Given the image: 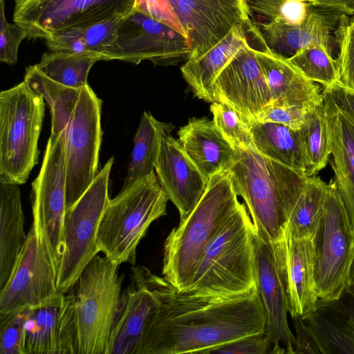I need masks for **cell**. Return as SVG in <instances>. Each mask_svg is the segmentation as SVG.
<instances>
[{
	"label": "cell",
	"mask_w": 354,
	"mask_h": 354,
	"mask_svg": "<svg viewBox=\"0 0 354 354\" xmlns=\"http://www.w3.org/2000/svg\"><path fill=\"white\" fill-rule=\"evenodd\" d=\"M158 306L142 338L138 354H207L214 348L266 331L259 290L234 298L179 291L152 274Z\"/></svg>",
	"instance_id": "6da1fadb"
},
{
	"label": "cell",
	"mask_w": 354,
	"mask_h": 354,
	"mask_svg": "<svg viewBox=\"0 0 354 354\" xmlns=\"http://www.w3.org/2000/svg\"><path fill=\"white\" fill-rule=\"evenodd\" d=\"M236 149L237 158L225 171L245 202L257 235L277 244L310 177L261 155L254 147Z\"/></svg>",
	"instance_id": "7a4b0ae2"
},
{
	"label": "cell",
	"mask_w": 354,
	"mask_h": 354,
	"mask_svg": "<svg viewBox=\"0 0 354 354\" xmlns=\"http://www.w3.org/2000/svg\"><path fill=\"white\" fill-rule=\"evenodd\" d=\"M256 239L252 221L240 203L205 248L189 286L181 292L221 298L252 292L257 288Z\"/></svg>",
	"instance_id": "3957f363"
},
{
	"label": "cell",
	"mask_w": 354,
	"mask_h": 354,
	"mask_svg": "<svg viewBox=\"0 0 354 354\" xmlns=\"http://www.w3.org/2000/svg\"><path fill=\"white\" fill-rule=\"evenodd\" d=\"M240 203L225 171L208 180L203 196L167 237L162 274L179 291L190 284L201 257L211 240Z\"/></svg>",
	"instance_id": "277c9868"
},
{
	"label": "cell",
	"mask_w": 354,
	"mask_h": 354,
	"mask_svg": "<svg viewBox=\"0 0 354 354\" xmlns=\"http://www.w3.org/2000/svg\"><path fill=\"white\" fill-rule=\"evenodd\" d=\"M168 198L154 171L110 199L98 232L100 252L120 265L136 263V250L150 225L167 215Z\"/></svg>",
	"instance_id": "5b68a950"
},
{
	"label": "cell",
	"mask_w": 354,
	"mask_h": 354,
	"mask_svg": "<svg viewBox=\"0 0 354 354\" xmlns=\"http://www.w3.org/2000/svg\"><path fill=\"white\" fill-rule=\"evenodd\" d=\"M45 101L24 80L0 93V182L24 184L37 165Z\"/></svg>",
	"instance_id": "8992f818"
},
{
	"label": "cell",
	"mask_w": 354,
	"mask_h": 354,
	"mask_svg": "<svg viewBox=\"0 0 354 354\" xmlns=\"http://www.w3.org/2000/svg\"><path fill=\"white\" fill-rule=\"evenodd\" d=\"M119 266L97 255L80 276L75 292L78 354H106L122 292Z\"/></svg>",
	"instance_id": "52a82bcc"
},
{
	"label": "cell",
	"mask_w": 354,
	"mask_h": 354,
	"mask_svg": "<svg viewBox=\"0 0 354 354\" xmlns=\"http://www.w3.org/2000/svg\"><path fill=\"white\" fill-rule=\"evenodd\" d=\"M113 157L110 158L82 196L66 209L63 227V256L57 288L66 294L77 284L84 269L100 252L97 232L111 199L109 185Z\"/></svg>",
	"instance_id": "ba28073f"
},
{
	"label": "cell",
	"mask_w": 354,
	"mask_h": 354,
	"mask_svg": "<svg viewBox=\"0 0 354 354\" xmlns=\"http://www.w3.org/2000/svg\"><path fill=\"white\" fill-rule=\"evenodd\" d=\"M313 242L319 299H335L345 288L354 258V231L333 179L328 183L322 216Z\"/></svg>",
	"instance_id": "9c48e42d"
},
{
	"label": "cell",
	"mask_w": 354,
	"mask_h": 354,
	"mask_svg": "<svg viewBox=\"0 0 354 354\" xmlns=\"http://www.w3.org/2000/svg\"><path fill=\"white\" fill-rule=\"evenodd\" d=\"M66 132L50 136L40 171L32 183V224L57 277L64 245L66 204Z\"/></svg>",
	"instance_id": "30bf717a"
},
{
	"label": "cell",
	"mask_w": 354,
	"mask_h": 354,
	"mask_svg": "<svg viewBox=\"0 0 354 354\" xmlns=\"http://www.w3.org/2000/svg\"><path fill=\"white\" fill-rule=\"evenodd\" d=\"M102 101L88 84L80 90L66 133V204L73 205L97 176Z\"/></svg>",
	"instance_id": "8fae6325"
},
{
	"label": "cell",
	"mask_w": 354,
	"mask_h": 354,
	"mask_svg": "<svg viewBox=\"0 0 354 354\" xmlns=\"http://www.w3.org/2000/svg\"><path fill=\"white\" fill-rule=\"evenodd\" d=\"M135 0H15L13 21L28 39H44L67 29L86 26L113 17H124Z\"/></svg>",
	"instance_id": "7c38bea8"
},
{
	"label": "cell",
	"mask_w": 354,
	"mask_h": 354,
	"mask_svg": "<svg viewBox=\"0 0 354 354\" xmlns=\"http://www.w3.org/2000/svg\"><path fill=\"white\" fill-rule=\"evenodd\" d=\"M116 39L104 53L102 60H120L138 64L148 60L154 65H176L187 61V38L170 26L133 10L122 18Z\"/></svg>",
	"instance_id": "4fadbf2b"
},
{
	"label": "cell",
	"mask_w": 354,
	"mask_h": 354,
	"mask_svg": "<svg viewBox=\"0 0 354 354\" xmlns=\"http://www.w3.org/2000/svg\"><path fill=\"white\" fill-rule=\"evenodd\" d=\"M292 320L295 354H354V296L345 288L335 299H319L310 313Z\"/></svg>",
	"instance_id": "5bb4252c"
},
{
	"label": "cell",
	"mask_w": 354,
	"mask_h": 354,
	"mask_svg": "<svg viewBox=\"0 0 354 354\" xmlns=\"http://www.w3.org/2000/svg\"><path fill=\"white\" fill-rule=\"evenodd\" d=\"M59 294L52 263L32 223L12 272L1 289L0 314L41 305Z\"/></svg>",
	"instance_id": "9a60e30c"
},
{
	"label": "cell",
	"mask_w": 354,
	"mask_h": 354,
	"mask_svg": "<svg viewBox=\"0 0 354 354\" xmlns=\"http://www.w3.org/2000/svg\"><path fill=\"white\" fill-rule=\"evenodd\" d=\"M187 37L189 59L208 52L235 26L252 22L245 0H169Z\"/></svg>",
	"instance_id": "2e32d148"
},
{
	"label": "cell",
	"mask_w": 354,
	"mask_h": 354,
	"mask_svg": "<svg viewBox=\"0 0 354 354\" xmlns=\"http://www.w3.org/2000/svg\"><path fill=\"white\" fill-rule=\"evenodd\" d=\"M75 302L73 291L30 308L24 354H78Z\"/></svg>",
	"instance_id": "e0dca14e"
},
{
	"label": "cell",
	"mask_w": 354,
	"mask_h": 354,
	"mask_svg": "<svg viewBox=\"0 0 354 354\" xmlns=\"http://www.w3.org/2000/svg\"><path fill=\"white\" fill-rule=\"evenodd\" d=\"M215 102H224L244 121L256 120L272 102V95L254 48L239 52L221 71L213 86Z\"/></svg>",
	"instance_id": "ac0fdd59"
},
{
	"label": "cell",
	"mask_w": 354,
	"mask_h": 354,
	"mask_svg": "<svg viewBox=\"0 0 354 354\" xmlns=\"http://www.w3.org/2000/svg\"><path fill=\"white\" fill-rule=\"evenodd\" d=\"M152 274L143 266L131 268L106 354H138L145 328L159 304Z\"/></svg>",
	"instance_id": "d6986e66"
},
{
	"label": "cell",
	"mask_w": 354,
	"mask_h": 354,
	"mask_svg": "<svg viewBox=\"0 0 354 354\" xmlns=\"http://www.w3.org/2000/svg\"><path fill=\"white\" fill-rule=\"evenodd\" d=\"M256 276L266 315V333L272 345V354H295L297 339L288 323L287 299L281 268L271 245L257 235Z\"/></svg>",
	"instance_id": "ffe728a7"
},
{
	"label": "cell",
	"mask_w": 354,
	"mask_h": 354,
	"mask_svg": "<svg viewBox=\"0 0 354 354\" xmlns=\"http://www.w3.org/2000/svg\"><path fill=\"white\" fill-rule=\"evenodd\" d=\"M342 12L310 5L306 19L299 25H290L275 18L257 26L268 46L273 53L290 58L308 46L324 47L333 53L335 33Z\"/></svg>",
	"instance_id": "44dd1931"
},
{
	"label": "cell",
	"mask_w": 354,
	"mask_h": 354,
	"mask_svg": "<svg viewBox=\"0 0 354 354\" xmlns=\"http://www.w3.org/2000/svg\"><path fill=\"white\" fill-rule=\"evenodd\" d=\"M154 169L168 199L178 209L180 221L183 220L203 196L208 180L170 132L163 133L161 137Z\"/></svg>",
	"instance_id": "7402d4cb"
},
{
	"label": "cell",
	"mask_w": 354,
	"mask_h": 354,
	"mask_svg": "<svg viewBox=\"0 0 354 354\" xmlns=\"http://www.w3.org/2000/svg\"><path fill=\"white\" fill-rule=\"evenodd\" d=\"M271 246L282 273L288 313L292 319L304 317L319 299L313 239L285 235L283 241Z\"/></svg>",
	"instance_id": "603a6c76"
},
{
	"label": "cell",
	"mask_w": 354,
	"mask_h": 354,
	"mask_svg": "<svg viewBox=\"0 0 354 354\" xmlns=\"http://www.w3.org/2000/svg\"><path fill=\"white\" fill-rule=\"evenodd\" d=\"M259 48H254L272 95L270 104L309 107L321 102L320 87L309 80L288 58L272 52L259 30Z\"/></svg>",
	"instance_id": "cb8c5ba5"
},
{
	"label": "cell",
	"mask_w": 354,
	"mask_h": 354,
	"mask_svg": "<svg viewBox=\"0 0 354 354\" xmlns=\"http://www.w3.org/2000/svg\"><path fill=\"white\" fill-rule=\"evenodd\" d=\"M322 94L333 157V181L354 231V124L325 90Z\"/></svg>",
	"instance_id": "d4e9b609"
},
{
	"label": "cell",
	"mask_w": 354,
	"mask_h": 354,
	"mask_svg": "<svg viewBox=\"0 0 354 354\" xmlns=\"http://www.w3.org/2000/svg\"><path fill=\"white\" fill-rule=\"evenodd\" d=\"M178 142L207 179L226 171L237 158V149L225 138L213 120L192 118L178 131Z\"/></svg>",
	"instance_id": "484cf974"
},
{
	"label": "cell",
	"mask_w": 354,
	"mask_h": 354,
	"mask_svg": "<svg viewBox=\"0 0 354 354\" xmlns=\"http://www.w3.org/2000/svg\"><path fill=\"white\" fill-rule=\"evenodd\" d=\"M251 23L234 27L205 55L196 59H188L181 66L182 75L196 97L211 104L215 102L214 81L226 65L250 45L248 26Z\"/></svg>",
	"instance_id": "4316f807"
},
{
	"label": "cell",
	"mask_w": 354,
	"mask_h": 354,
	"mask_svg": "<svg viewBox=\"0 0 354 354\" xmlns=\"http://www.w3.org/2000/svg\"><path fill=\"white\" fill-rule=\"evenodd\" d=\"M26 239L18 185L0 182V288L9 278Z\"/></svg>",
	"instance_id": "83f0119b"
},
{
	"label": "cell",
	"mask_w": 354,
	"mask_h": 354,
	"mask_svg": "<svg viewBox=\"0 0 354 354\" xmlns=\"http://www.w3.org/2000/svg\"><path fill=\"white\" fill-rule=\"evenodd\" d=\"M253 145L261 155L306 174V162L299 130L275 122L245 120Z\"/></svg>",
	"instance_id": "f1b7e54d"
},
{
	"label": "cell",
	"mask_w": 354,
	"mask_h": 354,
	"mask_svg": "<svg viewBox=\"0 0 354 354\" xmlns=\"http://www.w3.org/2000/svg\"><path fill=\"white\" fill-rule=\"evenodd\" d=\"M121 19L113 17L95 24L59 31L46 39V44L51 51L92 55L102 60L104 53L116 39Z\"/></svg>",
	"instance_id": "f546056e"
},
{
	"label": "cell",
	"mask_w": 354,
	"mask_h": 354,
	"mask_svg": "<svg viewBox=\"0 0 354 354\" xmlns=\"http://www.w3.org/2000/svg\"><path fill=\"white\" fill-rule=\"evenodd\" d=\"M173 128L171 124L158 121L149 112L142 113L135 135L127 174L121 190L127 189L154 171L161 137L166 132L171 133Z\"/></svg>",
	"instance_id": "4dcf8cb0"
},
{
	"label": "cell",
	"mask_w": 354,
	"mask_h": 354,
	"mask_svg": "<svg viewBox=\"0 0 354 354\" xmlns=\"http://www.w3.org/2000/svg\"><path fill=\"white\" fill-rule=\"evenodd\" d=\"M24 80L48 105L51 115L50 135L57 136L66 131L81 88L66 86L51 80L35 65L26 68Z\"/></svg>",
	"instance_id": "1f68e13d"
},
{
	"label": "cell",
	"mask_w": 354,
	"mask_h": 354,
	"mask_svg": "<svg viewBox=\"0 0 354 354\" xmlns=\"http://www.w3.org/2000/svg\"><path fill=\"white\" fill-rule=\"evenodd\" d=\"M100 58L86 54L51 51L42 55L37 69L51 80L66 86L82 88L88 85L92 66Z\"/></svg>",
	"instance_id": "d6a6232c"
},
{
	"label": "cell",
	"mask_w": 354,
	"mask_h": 354,
	"mask_svg": "<svg viewBox=\"0 0 354 354\" xmlns=\"http://www.w3.org/2000/svg\"><path fill=\"white\" fill-rule=\"evenodd\" d=\"M328 183L311 176L288 221L285 235L297 239H313L319 224Z\"/></svg>",
	"instance_id": "836d02e7"
},
{
	"label": "cell",
	"mask_w": 354,
	"mask_h": 354,
	"mask_svg": "<svg viewBox=\"0 0 354 354\" xmlns=\"http://www.w3.org/2000/svg\"><path fill=\"white\" fill-rule=\"evenodd\" d=\"M299 131L306 157V175L308 177L316 176L326 167L330 155L324 98L310 109Z\"/></svg>",
	"instance_id": "e575fe53"
},
{
	"label": "cell",
	"mask_w": 354,
	"mask_h": 354,
	"mask_svg": "<svg viewBox=\"0 0 354 354\" xmlns=\"http://www.w3.org/2000/svg\"><path fill=\"white\" fill-rule=\"evenodd\" d=\"M288 59L309 80L321 84L324 88L339 82L337 59L324 47H306Z\"/></svg>",
	"instance_id": "d590c367"
},
{
	"label": "cell",
	"mask_w": 354,
	"mask_h": 354,
	"mask_svg": "<svg viewBox=\"0 0 354 354\" xmlns=\"http://www.w3.org/2000/svg\"><path fill=\"white\" fill-rule=\"evenodd\" d=\"M210 111L216 126L236 149L254 147L251 131L236 110L224 102H214Z\"/></svg>",
	"instance_id": "8d00e7d4"
},
{
	"label": "cell",
	"mask_w": 354,
	"mask_h": 354,
	"mask_svg": "<svg viewBox=\"0 0 354 354\" xmlns=\"http://www.w3.org/2000/svg\"><path fill=\"white\" fill-rule=\"evenodd\" d=\"M335 37L339 48V83L354 91V15L351 19L345 14L341 17Z\"/></svg>",
	"instance_id": "74e56055"
},
{
	"label": "cell",
	"mask_w": 354,
	"mask_h": 354,
	"mask_svg": "<svg viewBox=\"0 0 354 354\" xmlns=\"http://www.w3.org/2000/svg\"><path fill=\"white\" fill-rule=\"evenodd\" d=\"M30 308L0 314V354H24L25 324Z\"/></svg>",
	"instance_id": "f35d334b"
},
{
	"label": "cell",
	"mask_w": 354,
	"mask_h": 354,
	"mask_svg": "<svg viewBox=\"0 0 354 354\" xmlns=\"http://www.w3.org/2000/svg\"><path fill=\"white\" fill-rule=\"evenodd\" d=\"M28 38L27 31L19 24H10L6 17L4 0L0 1V60L8 64L17 62L21 42Z\"/></svg>",
	"instance_id": "ab89813d"
},
{
	"label": "cell",
	"mask_w": 354,
	"mask_h": 354,
	"mask_svg": "<svg viewBox=\"0 0 354 354\" xmlns=\"http://www.w3.org/2000/svg\"><path fill=\"white\" fill-rule=\"evenodd\" d=\"M312 106L270 104L259 113L256 120L261 122L279 123L299 130L305 122L308 111Z\"/></svg>",
	"instance_id": "60d3db41"
},
{
	"label": "cell",
	"mask_w": 354,
	"mask_h": 354,
	"mask_svg": "<svg viewBox=\"0 0 354 354\" xmlns=\"http://www.w3.org/2000/svg\"><path fill=\"white\" fill-rule=\"evenodd\" d=\"M133 10L170 26L187 38L169 0H135Z\"/></svg>",
	"instance_id": "b9f144b4"
},
{
	"label": "cell",
	"mask_w": 354,
	"mask_h": 354,
	"mask_svg": "<svg viewBox=\"0 0 354 354\" xmlns=\"http://www.w3.org/2000/svg\"><path fill=\"white\" fill-rule=\"evenodd\" d=\"M272 354V345L265 332L245 337L209 351L207 354Z\"/></svg>",
	"instance_id": "7bdbcfd3"
},
{
	"label": "cell",
	"mask_w": 354,
	"mask_h": 354,
	"mask_svg": "<svg viewBox=\"0 0 354 354\" xmlns=\"http://www.w3.org/2000/svg\"><path fill=\"white\" fill-rule=\"evenodd\" d=\"M310 4L304 0H282L277 18L290 25H299L306 18Z\"/></svg>",
	"instance_id": "ee69618b"
},
{
	"label": "cell",
	"mask_w": 354,
	"mask_h": 354,
	"mask_svg": "<svg viewBox=\"0 0 354 354\" xmlns=\"http://www.w3.org/2000/svg\"><path fill=\"white\" fill-rule=\"evenodd\" d=\"M324 90L354 124V91L345 88L339 82Z\"/></svg>",
	"instance_id": "f6af8a7d"
},
{
	"label": "cell",
	"mask_w": 354,
	"mask_h": 354,
	"mask_svg": "<svg viewBox=\"0 0 354 354\" xmlns=\"http://www.w3.org/2000/svg\"><path fill=\"white\" fill-rule=\"evenodd\" d=\"M250 10V17L257 15L270 21L278 17L279 0H245Z\"/></svg>",
	"instance_id": "bcb514c9"
},
{
	"label": "cell",
	"mask_w": 354,
	"mask_h": 354,
	"mask_svg": "<svg viewBox=\"0 0 354 354\" xmlns=\"http://www.w3.org/2000/svg\"><path fill=\"white\" fill-rule=\"evenodd\" d=\"M313 6L354 15V0H304Z\"/></svg>",
	"instance_id": "7dc6e473"
},
{
	"label": "cell",
	"mask_w": 354,
	"mask_h": 354,
	"mask_svg": "<svg viewBox=\"0 0 354 354\" xmlns=\"http://www.w3.org/2000/svg\"><path fill=\"white\" fill-rule=\"evenodd\" d=\"M344 288L354 296V258L349 269Z\"/></svg>",
	"instance_id": "c3c4849f"
},
{
	"label": "cell",
	"mask_w": 354,
	"mask_h": 354,
	"mask_svg": "<svg viewBox=\"0 0 354 354\" xmlns=\"http://www.w3.org/2000/svg\"><path fill=\"white\" fill-rule=\"evenodd\" d=\"M279 1H282V0H279Z\"/></svg>",
	"instance_id": "681fc988"
}]
</instances>
